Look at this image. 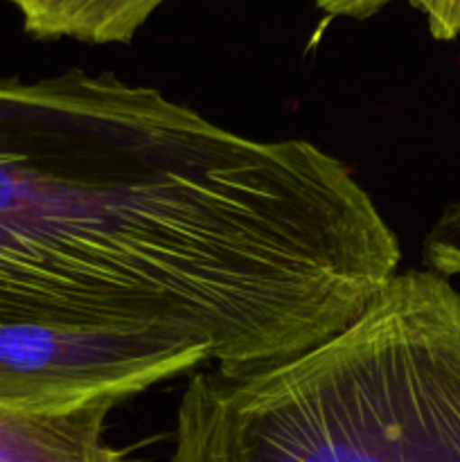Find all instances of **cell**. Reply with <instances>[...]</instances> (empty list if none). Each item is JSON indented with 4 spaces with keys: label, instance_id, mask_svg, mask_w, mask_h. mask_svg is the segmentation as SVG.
I'll list each match as a JSON object with an SVG mask.
<instances>
[{
    "label": "cell",
    "instance_id": "obj_1",
    "mask_svg": "<svg viewBox=\"0 0 460 462\" xmlns=\"http://www.w3.org/2000/svg\"><path fill=\"white\" fill-rule=\"evenodd\" d=\"M170 462H460V291L397 271L300 355L194 374Z\"/></svg>",
    "mask_w": 460,
    "mask_h": 462
},
{
    "label": "cell",
    "instance_id": "obj_2",
    "mask_svg": "<svg viewBox=\"0 0 460 462\" xmlns=\"http://www.w3.org/2000/svg\"><path fill=\"white\" fill-rule=\"evenodd\" d=\"M210 361L206 347L156 334L0 325V404L79 409L140 395Z\"/></svg>",
    "mask_w": 460,
    "mask_h": 462
},
{
    "label": "cell",
    "instance_id": "obj_3",
    "mask_svg": "<svg viewBox=\"0 0 460 462\" xmlns=\"http://www.w3.org/2000/svg\"><path fill=\"white\" fill-rule=\"evenodd\" d=\"M115 402L79 409L0 404V462H129L106 438Z\"/></svg>",
    "mask_w": 460,
    "mask_h": 462
},
{
    "label": "cell",
    "instance_id": "obj_4",
    "mask_svg": "<svg viewBox=\"0 0 460 462\" xmlns=\"http://www.w3.org/2000/svg\"><path fill=\"white\" fill-rule=\"evenodd\" d=\"M23 30L39 41L72 39L88 45L131 43L167 0H7Z\"/></svg>",
    "mask_w": 460,
    "mask_h": 462
},
{
    "label": "cell",
    "instance_id": "obj_5",
    "mask_svg": "<svg viewBox=\"0 0 460 462\" xmlns=\"http://www.w3.org/2000/svg\"><path fill=\"white\" fill-rule=\"evenodd\" d=\"M392 0H314L316 7L334 18L365 21L382 12ZM427 21L428 32L437 41H454L460 36V0H409Z\"/></svg>",
    "mask_w": 460,
    "mask_h": 462
},
{
    "label": "cell",
    "instance_id": "obj_6",
    "mask_svg": "<svg viewBox=\"0 0 460 462\" xmlns=\"http://www.w3.org/2000/svg\"><path fill=\"white\" fill-rule=\"evenodd\" d=\"M422 260L433 273L445 278L460 275V201L449 203L428 228L422 244Z\"/></svg>",
    "mask_w": 460,
    "mask_h": 462
}]
</instances>
